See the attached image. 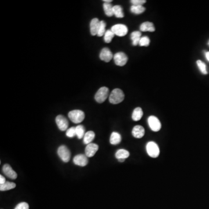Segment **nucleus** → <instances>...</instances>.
<instances>
[{
    "label": "nucleus",
    "mask_w": 209,
    "mask_h": 209,
    "mask_svg": "<svg viewBox=\"0 0 209 209\" xmlns=\"http://www.w3.org/2000/svg\"><path fill=\"white\" fill-rule=\"evenodd\" d=\"M103 9H104L105 14L108 16L111 17L114 15V9H113L114 6L111 5V4L104 2V4H103Z\"/></svg>",
    "instance_id": "22"
},
{
    "label": "nucleus",
    "mask_w": 209,
    "mask_h": 209,
    "mask_svg": "<svg viewBox=\"0 0 209 209\" xmlns=\"http://www.w3.org/2000/svg\"><path fill=\"white\" fill-rule=\"evenodd\" d=\"M114 36V34L112 30H106V33L104 34V41L106 43H110L112 41Z\"/></svg>",
    "instance_id": "27"
},
{
    "label": "nucleus",
    "mask_w": 209,
    "mask_h": 209,
    "mask_svg": "<svg viewBox=\"0 0 209 209\" xmlns=\"http://www.w3.org/2000/svg\"><path fill=\"white\" fill-rule=\"evenodd\" d=\"M130 11L132 13L135 15H139L145 11V8L143 6L132 5L130 8Z\"/></svg>",
    "instance_id": "25"
},
{
    "label": "nucleus",
    "mask_w": 209,
    "mask_h": 209,
    "mask_svg": "<svg viewBox=\"0 0 209 209\" xmlns=\"http://www.w3.org/2000/svg\"><path fill=\"white\" fill-rule=\"evenodd\" d=\"M118 160H119V161H120V162H124V161H125V159H119Z\"/></svg>",
    "instance_id": "37"
},
{
    "label": "nucleus",
    "mask_w": 209,
    "mask_h": 209,
    "mask_svg": "<svg viewBox=\"0 0 209 209\" xmlns=\"http://www.w3.org/2000/svg\"><path fill=\"white\" fill-rule=\"evenodd\" d=\"M121 141V137L119 133L113 132L110 138V143L112 145H117L120 143Z\"/></svg>",
    "instance_id": "20"
},
{
    "label": "nucleus",
    "mask_w": 209,
    "mask_h": 209,
    "mask_svg": "<svg viewBox=\"0 0 209 209\" xmlns=\"http://www.w3.org/2000/svg\"><path fill=\"white\" fill-rule=\"evenodd\" d=\"M132 134L136 138H141L145 135V129L141 125H136L132 130Z\"/></svg>",
    "instance_id": "15"
},
{
    "label": "nucleus",
    "mask_w": 209,
    "mask_h": 209,
    "mask_svg": "<svg viewBox=\"0 0 209 209\" xmlns=\"http://www.w3.org/2000/svg\"><path fill=\"white\" fill-rule=\"evenodd\" d=\"M109 88L106 87H102L100 88L95 95L96 101L99 103L105 101L109 96Z\"/></svg>",
    "instance_id": "5"
},
{
    "label": "nucleus",
    "mask_w": 209,
    "mask_h": 209,
    "mask_svg": "<svg viewBox=\"0 0 209 209\" xmlns=\"http://www.w3.org/2000/svg\"><path fill=\"white\" fill-rule=\"evenodd\" d=\"M140 30L142 31H150L153 32L155 30V28L153 23L150 22H145L140 26Z\"/></svg>",
    "instance_id": "16"
},
{
    "label": "nucleus",
    "mask_w": 209,
    "mask_h": 209,
    "mask_svg": "<svg viewBox=\"0 0 209 209\" xmlns=\"http://www.w3.org/2000/svg\"><path fill=\"white\" fill-rule=\"evenodd\" d=\"M132 5H138V6H142L146 1V0H132L130 1Z\"/></svg>",
    "instance_id": "32"
},
{
    "label": "nucleus",
    "mask_w": 209,
    "mask_h": 209,
    "mask_svg": "<svg viewBox=\"0 0 209 209\" xmlns=\"http://www.w3.org/2000/svg\"><path fill=\"white\" fill-rule=\"evenodd\" d=\"M150 44V40L148 37L143 36L141 38L139 42V45L141 47H148Z\"/></svg>",
    "instance_id": "30"
},
{
    "label": "nucleus",
    "mask_w": 209,
    "mask_h": 209,
    "mask_svg": "<svg viewBox=\"0 0 209 209\" xmlns=\"http://www.w3.org/2000/svg\"><path fill=\"white\" fill-rule=\"evenodd\" d=\"M141 35V33L139 31H133L131 34V40H132V44L134 46H136L139 44Z\"/></svg>",
    "instance_id": "17"
},
{
    "label": "nucleus",
    "mask_w": 209,
    "mask_h": 209,
    "mask_svg": "<svg viewBox=\"0 0 209 209\" xmlns=\"http://www.w3.org/2000/svg\"><path fill=\"white\" fill-rule=\"evenodd\" d=\"M68 116L73 123L78 124L83 121L85 118V114L82 110H73L69 113Z\"/></svg>",
    "instance_id": "2"
},
{
    "label": "nucleus",
    "mask_w": 209,
    "mask_h": 209,
    "mask_svg": "<svg viewBox=\"0 0 209 209\" xmlns=\"http://www.w3.org/2000/svg\"><path fill=\"white\" fill-rule=\"evenodd\" d=\"M114 15L118 18H122L124 17V13L122 7L120 5H115L114 6Z\"/></svg>",
    "instance_id": "24"
},
{
    "label": "nucleus",
    "mask_w": 209,
    "mask_h": 209,
    "mask_svg": "<svg viewBox=\"0 0 209 209\" xmlns=\"http://www.w3.org/2000/svg\"><path fill=\"white\" fill-rule=\"evenodd\" d=\"M56 123L60 131H66L69 126V122L66 117L62 115H58L56 117Z\"/></svg>",
    "instance_id": "9"
},
{
    "label": "nucleus",
    "mask_w": 209,
    "mask_h": 209,
    "mask_svg": "<svg viewBox=\"0 0 209 209\" xmlns=\"http://www.w3.org/2000/svg\"><path fill=\"white\" fill-rule=\"evenodd\" d=\"M66 136L69 138H73L76 135V127H72L71 128L67 130L66 132Z\"/></svg>",
    "instance_id": "31"
},
{
    "label": "nucleus",
    "mask_w": 209,
    "mask_h": 209,
    "mask_svg": "<svg viewBox=\"0 0 209 209\" xmlns=\"http://www.w3.org/2000/svg\"><path fill=\"white\" fill-rule=\"evenodd\" d=\"M124 94L123 91L119 88H116L112 91L109 95V102L112 104H118L123 101Z\"/></svg>",
    "instance_id": "1"
},
{
    "label": "nucleus",
    "mask_w": 209,
    "mask_h": 209,
    "mask_svg": "<svg viewBox=\"0 0 209 209\" xmlns=\"http://www.w3.org/2000/svg\"><path fill=\"white\" fill-rule=\"evenodd\" d=\"M87 157H88L85 155L79 154L74 156V157L73 158V163H74V164L78 166L84 167L88 163V160Z\"/></svg>",
    "instance_id": "10"
},
{
    "label": "nucleus",
    "mask_w": 209,
    "mask_h": 209,
    "mask_svg": "<svg viewBox=\"0 0 209 209\" xmlns=\"http://www.w3.org/2000/svg\"><path fill=\"white\" fill-rule=\"evenodd\" d=\"M205 56H206L207 60L209 62V52H205Z\"/></svg>",
    "instance_id": "35"
},
{
    "label": "nucleus",
    "mask_w": 209,
    "mask_h": 209,
    "mask_svg": "<svg viewBox=\"0 0 209 209\" xmlns=\"http://www.w3.org/2000/svg\"><path fill=\"white\" fill-rule=\"evenodd\" d=\"M143 116V111L141 108H135L132 114V119L134 121H137L140 120Z\"/></svg>",
    "instance_id": "18"
},
{
    "label": "nucleus",
    "mask_w": 209,
    "mask_h": 209,
    "mask_svg": "<svg viewBox=\"0 0 209 209\" xmlns=\"http://www.w3.org/2000/svg\"><path fill=\"white\" fill-rule=\"evenodd\" d=\"M148 124L150 128L154 132H159L161 129V124L160 121L156 116H150L148 119Z\"/></svg>",
    "instance_id": "7"
},
{
    "label": "nucleus",
    "mask_w": 209,
    "mask_h": 209,
    "mask_svg": "<svg viewBox=\"0 0 209 209\" xmlns=\"http://www.w3.org/2000/svg\"><path fill=\"white\" fill-rule=\"evenodd\" d=\"M95 137V134L94 132L92 131H89L85 132L83 138L84 143L86 145L91 143V142L94 139Z\"/></svg>",
    "instance_id": "19"
},
{
    "label": "nucleus",
    "mask_w": 209,
    "mask_h": 209,
    "mask_svg": "<svg viewBox=\"0 0 209 209\" xmlns=\"http://www.w3.org/2000/svg\"><path fill=\"white\" fill-rule=\"evenodd\" d=\"M99 149V146L97 144L91 143L87 145V146L85 149V154L88 157H93L95 155L96 152Z\"/></svg>",
    "instance_id": "11"
},
{
    "label": "nucleus",
    "mask_w": 209,
    "mask_h": 209,
    "mask_svg": "<svg viewBox=\"0 0 209 209\" xmlns=\"http://www.w3.org/2000/svg\"><path fill=\"white\" fill-rule=\"evenodd\" d=\"M111 30L113 31L114 35L123 37L125 36L128 33L127 27L123 24H115L111 28Z\"/></svg>",
    "instance_id": "6"
},
{
    "label": "nucleus",
    "mask_w": 209,
    "mask_h": 209,
    "mask_svg": "<svg viewBox=\"0 0 209 209\" xmlns=\"http://www.w3.org/2000/svg\"><path fill=\"white\" fill-rule=\"evenodd\" d=\"M100 59L105 62H109L114 58V55L111 51L108 48H103L99 54Z\"/></svg>",
    "instance_id": "12"
},
{
    "label": "nucleus",
    "mask_w": 209,
    "mask_h": 209,
    "mask_svg": "<svg viewBox=\"0 0 209 209\" xmlns=\"http://www.w3.org/2000/svg\"><path fill=\"white\" fill-rule=\"evenodd\" d=\"M103 1L105 2H106V3H110V2H111L112 1V0H103Z\"/></svg>",
    "instance_id": "36"
},
{
    "label": "nucleus",
    "mask_w": 209,
    "mask_h": 209,
    "mask_svg": "<svg viewBox=\"0 0 209 209\" xmlns=\"http://www.w3.org/2000/svg\"><path fill=\"white\" fill-rule=\"evenodd\" d=\"M106 31V23L103 20H101V21H100V25H99V30H98L97 36L98 37H102V36H104Z\"/></svg>",
    "instance_id": "28"
},
{
    "label": "nucleus",
    "mask_w": 209,
    "mask_h": 209,
    "mask_svg": "<svg viewBox=\"0 0 209 209\" xmlns=\"http://www.w3.org/2000/svg\"><path fill=\"white\" fill-rule=\"evenodd\" d=\"M2 171L6 177L11 179H15L18 177L16 173L12 169V167H11L9 164H4L2 167Z\"/></svg>",
    "instance_id": "13"
},
{
    "label": "nucleus",
    "mask_w": 209,
    "mask_h": 209,
    "mask_svg": "<svg viewBox=\"0 0 209 209\" xmlns=\"http://www.w3.org/2000/svg\"><path fill=\"white\" fill-rule=\"evenodd\" d=\"M58 155L59 156L60 159L65 163H67L70 160L71 157L70 151L68 149V148L65 145H61L58 149Z\"/></svg>",
    "instance_id": "3"
},
{
    "label": "nucleus",
    "mask_w": 209,
    "mask_h": 209,
    "mask_svg": "<svg viewBox=\"0 0 209 209\" xmlns=\"http://www.w3.org/2000/svg\"><path fill=\"white\" fill-rule=\"evenodd\" d=\"M15 209H29V206L26 202H22L19 203Z\"/></svg>",
    "instance_id": "33"
},
{
    "label": "nucleus",
    "mask_w": 209,
    "mask_h": 209,
    "mask_svg": "<svg viewBox=\"0 0 209 209\" xmlns=\"http://www.w3.org/2000/svg\"><path fill=\"white\" fill-rule=\"evenodd\" d=\"M100 25V21L97 18H94L90 22V32L92 36L98 34Z\"/></svg>",
    "instance_id": "14"
},
{
    "label": "nucleus",
    "mask_w": 209,
    "mask_h": 209,
    "mask_svg": "<svg viewBox=\"0 0 209 209\" xmlns=\"http://www.w3.org/2000/svg\"><path fill=\"white\" fill-rule=\"evenodd\" d=\"M114 61L116 65L123 66L125 65L128 60V57L124 52H117L114 56Z\"/></svg>",
    "instance_id": "8"
},
{
    "label": "nucleus",
    "mask_w": 209,
    "mask_h": 209,
    "mask_svg": "<svg viewBox=\"0 0 209 209\" xmlns=\"http://www.w3.org/2000/svg\"><path fill=\"white\" fill-rule=\"evenodd\" d=\"M6 182V180L4 177H3L2 175H0V185L4 184V183Z\"/></svg>",
    "instance_id": "34"
},
{
    "label": "nucleus",
    "mask_w": 209,
    "mask_h": 209,
    "mask_svg": "<svg viewBox=\"0 0 209 209\" xmlns=\"http://www.w3.org/2000/svg\"><path fill=\"white\" fill-rule=\"evenodd\" d=\"M196 63H197V66H198V67H199V70H200L201 73L203 74H207V69H206V65H205V63H203V62L200 60H197Z\"/></svg>",
    "instance_id": "29"
},
{
    "label": "nucleus",
    "mask_w": 209,
    "mask_h": 209,
    "mask_svg": "<svg viewBox=\"0 0 209 209\" xmlns=\"http://www.w3.org/2000/svg\"><path fill=\"white\" fill-rule=\"evenodd\" d=\"M76 135L78 139H81L84 138L85 132V128L83 125H77L76 127Z\"/></svg>",
    "instance_id": "26"
},
{
    "label": "nucleus",
    "mask_w": 209,
    "mask_h": 209,
    "mask_svg": "<svg viewBox=\"0 0 209 209\" xmlns=\"http://www.w3.org/2000/svg\"><path fill=\"white\" fill-rule=\"evenodd\" d=\"M129 156H130L129 152L127 150H123V149L118 150L115 154V156H116V159H117L118 160L121 159H125L128 158L129 157Z\"/></svg>",
    "instance_id": "21"
},
{
    "label": "nucleus",
    "mask_w": 209,
    "mask_h": 209,
    "mask_svg": "<svg viewBox=\"0 0 209 209\" xmlns=\"http://www.w3.org/2000/svg\"><path fill=\"white\" fill-rule=\"evenodd\" d=\"M208 44H209V42H208Z\"/></svg>",
    "instance_id": "38"
},
{
    "label": "nucleus",
    "mask_w": 209,
    "mask_h": 209,
    "mask_svg": "<svg viewBox=\"0 0 209 209\" xmlns=\"http://www.w3.org/2000/svg\"><path fill=\"white\" fill-rule=\"evenodd\" d=\"M146 151L148 155L153 158L157 157L160 154V150L157 144L152 141L147 143Z\"/></svg>",
    "instance_id": "4"
},
{
    "label": "nucleus",
    "mask_w": 209,
    "mask_h": 209,
    "mask_svg": "<svg viewBox=\"0 0 209 209\" xmlns=\"http://www.w3.org/2000/svg\"><path fill=\"white\" fill-rule=\"evenodd\" d=\"M16 187V184L14 182H11L9 181H6L4 184L0 185V191H6L11 190Z\"/></svg>",
    "instance_id": "23"
}]
</instances>
